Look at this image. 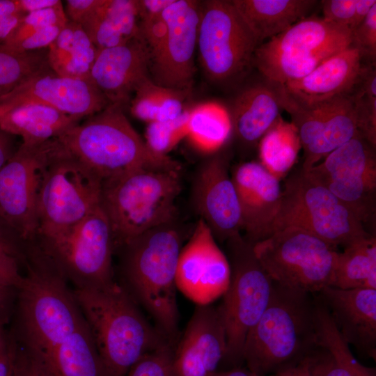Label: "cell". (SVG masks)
Returning <instances> with one entry per match:
<instances>
[{
  "instance_id": "obj_35",
  "label": "cell",
  "mask_w": 376,
  "mask_h": 376,
  "mask_svg": "<svg viewBox=\"0 0 376 376\" xmlns=\"http://www.w3.org/2000/svg\"><path fill=\"white\" fill-rule=\"evenodd\" d=\"M189 91L161 86L147 77L132 95L130 113L148 123L175 119L185 111L184 101Z\"/></svg>"
},
{
  "instance_id": "obj_32",
  "label": "cell",
  "mask_w": 376,
  "mask_h": 376,
  "mask_svg": "<svg viewBox=\"0 0 376 376\" xmlns=\"http://www.w3.org/2000/svg\"><path fill=\"white\" fill-rule=\"evenodd\" d=\"M97 52L83 27L68 20L47 48V61L50 68L60 76L90 81Z\"/></svg>"
},
{
  "instance_id": "obj_26",
  "label": "cell",
  "mask_w": 376,
  "mask_h": 376,
  "mask_svg": "<svg viewBox=\"0 0 376 376\" xmlns=\"http://www.w3.org/2000/svg\"><path fill=\"white\" fill-rule=\"evenodd\" d=\"M259 45L308 17L315 0H232Z\"/></svg>"
},
{
  "instance_id": "obj_3",
  "label": "cell",
  "mask_w": 376,
  "mask_h": 376,
  "mask_svg": "<svg viewBox=\"0 0 376 376\" xmlns=\"http://www.w3.org/2000/svg\"><path fill=\"white\" fill-rule=\"evenodd\" d=\"M316 345L315 294L273 282L268 305L246 338V368L267 376L311 354Z\"/></svg>"
},
{
  "instance_id": "obj_37",
  "label": "cell",
  "mask_w": 376,
  "mask_h": 376,
  "mask_svg": "<svg viewBox=\"0 0 376 376\" xmlns=\"http://www.w3.org/2000/svg\"><path fill=\"white\" fill-rule=\"evenodd\" d=\"M48 68L47 49L19 52L0 45V97Z\"/></svg>"
},
{
  "instance_id": "obj_24",
  "label": "cell",
  "mask_w": 376,
  "mask_h": 376,
  "mask_svg": "<svg viewBox=\"0 0 376 376\" xmlns=\"http://www.w3.org/2000/svg\"><path fill=\"white\" fill-rule=\"evenodd\" d=\"M318 294L346 343L375 360L376 289L328 286Z\"/></svg>"
},
{
  "instance_id": "obj_14",
  "label": "cell",
  "mask_w": 376,
  "mask_h": 376,
  "mask_svg": "<svg viewBox=\"0 0 376 376\" xmlns=\"http://www.w3.org/2000/svg\"><path fill=\"white\" fill-rule=\"evenodd\" d=\"M306 172L345 204L366 230L375 235V148L366 139L354 136Z\"/></svg>"
},
{
  "instance_id": "obj_20",
  "label": "cell",
  "mask_w": 376,
  "mask_h": 376,
  "mask_svg": "<svg viewBox=\"0 0 376 376\" xmlns=\"http://www.w3.org/2000/svg\"><path fill=\"white\" fill-rule=\"evenodd\" d=\"M230 175L238 198L243 236L253 245L274 233L282 196L280 181L256 161L238 164Z\"/></svg>"
},
{
  "instance_id": "obj_57",
  "label": "cell",
  "mask_w": 376,
  "mask_h": 376,
  "mask_svg": "<svg viewBox=\"0 0 376 376\" xmlns=\"http://www.w3.org/2000/svg\"><path fill=\"white\" fill-rule=\"evenodd\" d=\"M8 376H13V368Z\"/></svg>"
},
{
  "instance_id": "obj_13",
  "label": "cell",
  "mask_w": 376,
  "mask_h": 376,
  "mask_svg": "<svg viewBox=\"0 0 376 376\" xmlns=\"http://www.w3.org/2000/svg\"><path fill=\"white\" fill-rule=\"evenodd\" d=\"M259 45L231 1L209 0L200 7L196 47L211 81L223 84L240 77L253 64Z\"/></svg>"
},
{
  "instance_id": "obj_31",
  "label": "cell",
  "mask_w": 376,
  "mask_h": 376,
  "mask_svg": "<svg viewBox=\"0 0 376 376\" xmlns=\"http://www.w3.org/2000/svg\"><path fill=\"white\" fill-rule=\"evenodd\" d=\"M40 366L48 376H111L84 320Z\"/></svg>"
},
{
  "instance_id": "obj_11",
  "label": "cell",
  "mask_w": 376,
  "mask_h": 376,
  "mask_svg": "<svg viewBox=\"0 0 376 376\" xmlns=\"http://www.w3.org/2000/svg\"><path fill=\"white\" fill-rule=\"evenodd\" d=\"M37 238L42 256L75 288L101 287L114 281L113 236L100 205L73 226Z\"/></svg>"
},
{
  "instance_id": "obj_47",
  "label": "cell",
  "mask_w": 376,
  "mask_h": 376,
  "mask_svg": "<svg viewBox=\"0 0 376 376\" xmlns=\"http://www.w3.org/2000/svg\"><path fill=\"white\" fill-rule=\"evenodd\" d=\"M13 376H48L37 361L23 347L16 343Z\"/></svg>"
},
{
  "instance_id": "obj_50",
  "label": "cell",
  "mask_w": 376,
  "mask_h": 376,
  "mask_svg": "<svg viewBox=\"0 0 376 376\" xmlns=\"http://www.w3.org/2000/svg\"><path fill=\"white\" fill-rule=\"evenodd\" d=\"M175 0H136L140 19L161 15Z\"/></svg>"
},
{
  "instance_id": "obj_12",
  "label": "cell",
  "mask_w": 376,
  "mask_h": 376,
  "mask_svg": "<svg viewBox=\"0 0 376 376\" xmlns=\"http://www.w3.org/2000/svg\"><path fill=\"white\" fill-rule=\"evenodd\" d=\"M101 185L58 142L39 189L36 238L62 232L88 216L100 205Z\"/></svg>"
},
{
  "instance_id": "obj_25",
  "label": "cell",
  "mask_w": 376,
  "mask_h": 376,
  "mask_svg": "<svg viewBox=\"0 0 376 376\" xmlns=\"http://www.w3.org/2000/svg\"><path fill=\"white\" fill-rule=\"evenodd\" d=\"M281 109L274 84L266 81L247 87L236 97L229 113L232 132L244 146H258Z\"/></svg>"
},
{
  "instance_id": "obj_15",
  "label": "cell",
  "mask_w": 376,
  "mask_h": 376,
  "mask_svg": "<svg viewBox=\"0 0 376 376\" xmlns=\"http://www.w3.org/2000/svg\"><path fill=\"white\" fill-rule=\"evenodd\" d=\"M57 146L56 139L38 145L22 143L0 169V218L23 240L37 237L39 189Z\"/></svg>"
},
{
  "instance_id": "obj_10",
  "label": "cell",
  "mask_w": 376,
  "mask_h": 376,
  "mask_svg": "<svg viewBox=\"0 0 376 376\" xmlns=\"http://www.w3.org/2000/svg\"><path fill=\"white\" fill-rule=\"evenodd\" d=\"M253 249L276 283L311 294L331 285L338 251L306 230L283 228Z\"/></svg>"
},
{
  "instance_id": "obj_7",
  "label": "cell",
  "mask_w": 376,
  "mask_h": 376,
  "mask_svg": "<svg viewBox=\"0 0 376 376\" xmlns=\"http://www.w3.org/2000/svg\"><path fill=\"white\" fill-rule=\"evenodd\" d=\"M288 226L306 230L336 249L373 235L345 204L301 166L285 177L274 233Z\"/></svg>"
},
{
  "instance_id": "obj_1",
  "label": "cell",
  "mask_w": 376,
  "mask_h": 376,
  "mask_svg": "<svg viewBox=\"0 0 376 376\" xmlns=\"http://www.w3.org/2000/svg\"><path fill=\"white\" fill-rule=\"evenodd\" d=\"M72 293L111 376H124L143 355L172 342L148 321L127 290L115 281L101 287L75 288Z\"/></svg>"
},
{
  "instance_id": "obj_29",
  "label": "cell",
  "mask_w": 376,
  "mask_h": 376,
  "mask_svg": "<svg viewBox=\"0 0 376 376\" xmlns=\"http://www.w3.org/2000/svg\"><path fill=\"white\" fill-rule=\"evenodd\" d=\"M136 0H104L81 25L99 49L139 36Z\"/></svg>"
},
{
  "instance_id": "obj_58",
  "label": "cell",
  "mask_w": 376,
  "mask_h": 376,
  "mask_svg": "<svg viewBox=\"0 0 376 376\" xmlns=\"http://www.w3.org/2000/svg\"><path fill=\"white\" fill-rule=\"evenodd\" d=\"M369 376H376V373H375V374H373V375H369Z\"/></svg>"
},
{
  "instance_id": "obj_55",
  "label": "cell",
  "mask_w": 376,
  "mask_h": 376,
  "mask_svg": "<svg viewBox=\"0 0 376 376\" xmlns=\"http://www.w3.org/2000/svg\"><path fill=\"white\" fill-rule=\"evenodd\" d=\"M15 290L17 288L15 287L0 284V315H6Z\"/></svg>"
},
{
  "instance_id": "obj_18",
  "label": "cell",
  "mask_w": 376,
  "mask_h": 376,
  "mask_svg": "<svg viewBox=\"0 0 376 376\" xmlns=\"http://www.w3.org/2000/svg\"><path fill=\"white\" fill-rule=\"evenodd\" d=\"M28 103L49 106L81 120L109 104L90 81L60 76L50 67L0 97V115Z\"/></svg>"
},
{
  "instance_id": "obj_51",
  "label": "cell",
  "mask_w": 376,
  "mask_h": 376,
  "mask_svg": "<svg viewBox=\"0 0 376 376\" xmlns=\"http://www.w3.org/2000/svg\"><path fill=\"white\" fill-rule=\"evenodd\" d=\"M13 233H14L0 218V255L13 258L18 261L21 255L12 235Z\"/></svg>"
},
{
  "instance_id": "obj_21",
  "label": "cell",
  "mask_w": 376,
  "mask_h": 376,
  "mask_svg": "<svg viewBox=\"0 0 376 376\" xmlns=\"http://www.w3.org/2000/svg\"><path fill=\"white\" fill-rule=\"evenodd\" d=\"M178 340L172 376H212L226 352V336L217 307L197 305Z\"/></svg>"
},
{
  "instance_id": "obj_17",
  "label": "cell",
  "mask_w": 376,
  "mask_h": 376,
  "mask_svg": "<svg viewBox=\"0 0 376 376\" xmlns=\"http://www.w3.org/2000/svg\"><path fill=\"white\" fill-rule=\"evenodd\" d=\"M230 279L226 255L207 226L199 219L180 252L175 274L177 289L197 305H208L224 294Z\"/></svg>"
},
{
  "instance_id": "obj_22",
  "label": "cell",
  "mask_w": 376,
  "mask_h": 376,
  "mask_svg": "<svg viewBox=\"0 0 376 376\" xmlns=\"http://www.w3.org/2000/svg\"><path fill=\"white\" fill-rule=\"evenodd\" d=\"M150 52L139 37L99 49L90 73L91 82L109 104H130L137 86L149 77Z\"/></svg>"
},
{
  "instance_id": "obj_28",
  "label": "cell",
  "mask_w": 376,
  "mask_h": 376,
  "mask_svg": "<svg viewBox=\"0 0 376 376\" xmlns=\"http://www.w3.org/2000/svg\"><path fill=\"white\" fill-rule=\"evenodd\" d=\"M351 93L334 100L311 143L303 150V161L300 166L304 171H308L331 152L354 136L361 135Z\"/></svg>"
},
{
  "instance_id": "obj_5",
  "label": "cell",
  "mask_w": 376,
  "mask_h": 376,
  "mask_svg": "<svg viewBox=\"0 0 376 376\" xmlns=\"http://www.w3.org/2000/svg\"><path fill=\"white\" fill-rule=\"evenodd\" d=\"M42 258L17 288L21 340L41 366L84 320L65 279Z\"/></svg>"
},
{
  "instance_id": "obj_44",
  "label": "cell",
  "mask_w": 376,
  "mask_h": 376,
  "mask_svg": "<svg viewBox=\"0 0 376 376\" xmlns=\"http://www.w3.org/2000/svg\"><path fill=\"white\" fill-rule=\"evenodd\" d=\"M139 38L147 45L150 56L162 45L167 32V25L162 17L159 16L140 19Z\"/></svg>"
},
{
  "instance_id": "obj_33",
  "label": "cell",
  "mask_w": 376,
  "mask_h": 376,
  "mask_svg": "<svg viewBox=\"0 0 376 376\" xmlns=\"http://www.w3.org/2000/svg\"><path fill=\"white\" fill-rule=\"evenodd\" d=\"M331 287L376 289V236L338 251Z\"/></svg>"
},
{
  "instance_id": "obj_27",
  "label": "cell",
  "mask_w": 376,
  "mask_h": 376,
  "mask_svg": "<svg viewBox=\"0 0 376 376\" xmlns=\"http://www.w3.org/2000/svg\"><path fill=\"white\" fill-rule=\"evenodd\" d=\"M81 119L38 103L19 105L0 115V128L22 143L38 145L57 139Z\"/></svg>"
},
{
  "instance_id": "obj_30",
  "label": "cell",
  "mask_w": 376,
  "mask_h": 376,
  "mask_svg": "<svg viewBox=\"0 0 376 376\" xmlns=\"http://www.w3.org/2000/svg\"><path fill=\"white\" fill-rule=\"evenodd\" d=\"M311 376H369L375 368L359 363L329 316L317 325V345L312 352Z\"/></svg>"
},
{
  "instance_id": "obj_8",
  "label": "cell",
  "mask_w": 376,
  "mask_h": 376,
  "mask_svg": "<svg viewBox=\"0 0 376 376\" xmlns=\"http://www.w3.org/2000/svg\"><path fill=\"white\" fill-rule=\"evenodd\" d=\"M351 45L348 28L311 15L260 44L253 64L266 81L283 84L307 75Z\"/></svg>"
},
{
  "instance_id": "obj_43",
  "label": "cell",
  "mask_w": 376,
  "mask_h": 376,
  "mask_svg": "<svg viewBox=\"0 0 376 376\" xmlns=\"http://www.w3.org/2000/svg\"><path fill=\"white\" fill-rule=\"evenodd\" d=\"M352 45L363 56L375 60L376 56V4L370 9L363 21L352 31Z\"/></svg>"
},
{
  "instance_id": "obj_34",
  "label": "cell",
  "mask_w": 376,
  "mask_h": 376,
  "mask_svg": "<svg viewBox=\"0 0 376 376\" xmlns=\"http://www.w3.org/2000/svg\"><path fill=\"white\" fill-rule=\"evenodd\" d=\"M260 164L281 181L292 171L301 146L297 130L279 116L260 140Z\"/></svg>"
},
{
  "instance_id": "obj_36",
  "label": "cell",
  "mask_w": 376,
  "mask_h": 376,
  "mask_svg": "<svg viewBox=\"0 0 376 376\" xmlns=\"http://www.w3.org/2000/svg\"><path fill=\"white\" fill-rule=\"evenodd\" d=\"M231 132L230 115L221 105L207 102L189 110L187 137L200 151H217Z\"/></svg>"
},
{
  "instance_id": "obj_46",
  "label": "cell",
  "mask_w": 376,
  "mask_h": 376,
  "mask_svg": "<svg viewBox=\"0 0 376 376\" xmlns=\"http://www.w3.org/2000/svg\"><path fill=\"white\" fill-rule=\"evenodd\" d=\"M7 315H0V376H8L13 368L16 341L6 331Z\"/></svg>"
},
{
  "instance_id": "obj_42",
  "label": "cell",
  "mask_w": 376,
  "mask_h": 376,
  "mask_svg": "<svg viewBox=\"0 0 376 376\" xmlns=\"http://www.w3.org/2000/svg\"><path fill=\"white\" fill-rule=\"evenodd\" d=\"M175 345L168 342L143 355L124 376H172V360Z\"/></svg>"
},
{
  "instance_id": "obj_9",
  "label": "cell",
  "mask_w": 376,
  "mask_h": 376,
  "mask_svg": "<svg viewBox=\"0 0 376 376\" xmlns=\"http://www.w3.org/2000/svg\"><path fill=\"white\" fill-rule=\"evenodd\" d=\"M225 243L230 279L217 308L226 336L223 361L233 368L243 362L246 338L268 305L273 281L256 258L253 244L241 233Z\"/></svg>"
},
{
  "instance_id": "obj_40",
  "label": "cell",
  "mask_w": 376,
  "mask_h": 376,
  "mask_svg": "<svg viewBox=\"0 0 376 376\" xmlns=\"http://www.w3.org/2000/svg\"><path fill=\"white\" fill-rule=\"evenodd\" d=\"M375 4V0H323L321 1L322 18L347 27L352 32Z\"/></svg>"
},
{
  "instance_id": "obj_2",
  "label": "cell",
  "mask_w": 376,
  "mask_h": 376,
  "mask_svg": "<svg viewBox=\"0 0 376 376\" xmlns=\"http://www.w3.org/2000/svg\"><path fill=\"white\" fill-rule=\"evenodd\" d=\"M175 219L152 228L120 247L124 284L171 341L179 339L175 274L182 246Z\"/></svg>"
},
{
  "instance_id": "obj_54",
  "label": "cell",
  "mask_w": 376,
  "mask_h": 376,
  "mask_svg": "<svg viewBox=\"0 0 376 376\" xmlns=\"http://www.w3.org/2000/svg\"><path fill=\"white\" fill-rule=\"evenodd\" d=\"M15 136L0 128V169L9 160L15 152Z\"/></svg>"
},
{
  "instance_id": "obj_56",
  "label": "cell",
  "mask_w": 376,
  "mask_h": 376,
  "mask_svg": "<svg viewBox=\"0 0 376 376\" xmlns=\"http://www.w3.org/2000/svg\"><path fill=\"white\" fill-rule=\"evenodd\" d=\"M212 376H257L248 368L236 366L228 370L217 371Z\"/></svg>"
},
{
  "instance_id": "obj_16",
  "label": "cell",
  "mask_w": 376,
  "mask_h": 376,
  "mask_svg": "<svg viewBox=\"0 0 376 376\" xmlns=\"http://www.w3.org/2000/svg\"><path fill=\"white\" fill-rule=\"evenodd\" d=\"M167 32L150 56L149 76L156 84L190 91L195 72L200 7L196 1L175 0L162 13Z\"/></svg>"
},
{
  "instance_id": "obj_4",
  "label": "cell",
  "mask_w": 376,
  "mask_h": 376,
  "mask_svg": "<svg viewBox=\"0 0 376 376\" xmlns=\"http://www.w3.org/2000/svg\"><path fill=\"white\" fill-rule=\"evenodd\" d=\"M123 109L109 104L57 138L59 145L102 182L139 169H181L149 148Z\"/></svg>"
},
{
  "instance_id": "obj_49",
  "label": "cell",
  "mask_w": 376,
  "mask_h": 376,
  "mask_svg": "<svg viewBox=\"0 0 376 376\" xmlns=\"http://www.w3.org/2000/svg\"><path fill=\"white\" fill-rule=\"evenodd\" d=\"M22 279L19 274L17 260L0 255V284L17 288Z\"/></svg>"
},
{
  "instance_id": "obj_39",
  "label": "cell",
  "mask_w": 376,
  "mask_h": 376,
  "mask_svg": "<svg viewBox=\"0 0 376 376\" xmlns=\"http://www.w3.org/2000/svg\"><path fill=\"white\" fill-rule=\"evenodd\" d=\"M189 110L178 118L148 123L145 142L154 152L167 155L183 138L187 136Z\"/></svg>"
},
{
  "instance_id": "obj_23",
  "label": "cell",
  "mask_w": 376,
  "mask_h": 376,
  "mask_svg": "<svg viewBox=\"0 0 376 376\" xmlns=\"http://www.w3.org/2000/svg\"><path fill=\"white\" fill-rule=\"evenodd\" d=\"M364 56L354 45L329 57L307 75L283 84L281 90L295 102L313 105L350 93L366 68Z\"/></svg>"
},
{
  "instance_id": "obj_52",
  "label": "cell",
  "mask_w": 376,
  "mask_h": 376,
  "mask_svg": "<svg viewBox=\"0 0 376 376\" xmlns=\"http://www.w3.org/2000/svg\"><path fill=\"white\" fill-rule=\"evenodd\" d=\"M312 361L311 353L298 362L267 376H311Z\"/></svg>"
},
{
  "instance_id": "obj_38",
  "label": "cell",
  "mask_w": 376,
  "mask_h": 376,
  "mask_svg": "<svg viewBox=\"0 0 376 376\" xmlns=\"http://www.w3.org/2000/svg\"><path fill=\"white\" fill-rule=\"evenodd\" d=\"M360 134L376 148V72L366 67L351 93Z\"/></svg>"
},
{
  "instance_id": "obj_53",
  "label": "cell",
  "mask_w": 376,
  "mask_h": 376,
  "mask_svg": "<svg viewBox=\"0 0 376 376\" xmlns=\"http://www.w3.org/2000/svg\"><path fill=\"white\" fill-rule=\"evenodd\" d=\"M20 11L24 13L39 11L55 7L62 3L61 0H16Z\"/></svg>"
},
{
  "instance_id": "obj_6",
  "label": "cell",
  "mask_w": 376,
  "mask_h": 376,
  "mask_svg": "<svg viewBox=\"0 0 376 376\" xmlns=\"http://www.w3.org/2000/svg\"><path fill=\"white\" fill-rule=\"evenodd\" d=\"M180 171L139 169L102 182L100 206L111 226L114 249L175 219Z\"/></svg>"
},
{
  "instance_id": "obj_45",
  "label": "cell",
  "mask_w": 376,
  "mask_h": 376,
  "mask_svg": "<svg viewBox=\"0 0 376 376\" xmlns=\"http://www.w3.org/2000/svg\"><path fill=\"white\" fill-rule=\"evenodd\" d=\"M24 15L16 0H0V45L3 44Z\"/></svg>"
},
{
  "instance_id": "obj_19",
  "label": "cell",
  "mask_w": 376,
  "mask_h": 376,
  "mask_svg": "<svg viewBox=\"0 0 376 376\" xmlns=\"http://www.w3.org/2000/svg\"><path fill=\"white\" fill-rule=\"evenodd\" d=\"M192 193L200 219L207 226L215 240L225 242L240 233V205L226 157L215 155L201 166Z\"/></svg>"
},
{
  "instance_id": "obj_41",
  "label": "cell",
  "mask_w": 376,
  "mask_h": 376,
  "mask_svg": "<svg viewBox=\"0 0 376 376\" xmlns=\"http://www.w3.org/2000/svg\"><path fill=\"white\" fill-rule=\"evenodd\" d=\"M68 20L63 2L58 6L25 14L3 45L13 47L24 38L45 27L61 21Z\"/></svg>"
},
{
  "instance_id": "obj_48",
  "label": "cell",
  "mask_w": 376,
  "mask_h": 376,
  "mask_svg": "<svg viewBox=\"0 0 376 376\" xmlns=\"http://www.w3.org/2000/svg\"><path fill=\"white\" fill-rule=\"evenodd\" d=\"M104 0H67L64 8L69 21L82 25Z\"/></svg>"
}]
</instances>
